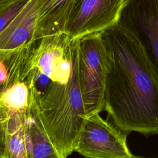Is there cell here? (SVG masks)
Segmentation results:
<instances>
[{
  "label": "cell",
  "instance_id": "obj_13",
  "mask_svg": "<svg viewBox=\"0 0 158 158\" xmlns=\"http://www.w3.org/2000/svg\"><path fill=\"white\" fill-rule=\"evenodd\" d=\"M10 110L4 104L0 98V158H9L7 143V123Z\"/></svg>",
  "mask_w": 158,
  "mask_h": 158
},
{
  "label": "cell",
  "instance_id": "obj_5",
  "mask_svg": "<svg viewBox=\"0 0 158 158\" xmlns=\"http://www.w3.org/2000/svg\"><path fill=\"white\" fill-rule=\"evenodd\" d=\"M117 23L137 39L158 77V0H125Z\"/></svg>",
  "mask_w": 158,
  "mask_h": 158
},
{
  "label": "cell",
  "instance_id": "obj_14",
  "mask_svg": "<svg viewBox=\"0 0 158 158\" xmlns=\"http://www.w3.org/2000/svg\"><path fill=\"white\" fill-rule=\"evenodd\" d=\"M9 56L7 52L0 51V98L10 86Z\"/></svg>",
  "mask_w": 158,
  "mask_h": 158
},
{
  "label": "cell",
  "instance_id": "obj_11",
  "mask_svg": "<svg viewBox=\"0 0 158 158\" xmlns=\"http://www.w3.org/2000/svg\"><path fill=\"white\" fill-rule=\"evenodd\" d=\"M1 99L10 111L25 110L29 103V89L25 81H19L8 87Z\"/></svg>",
  "mask_w": 158,
  "mask_h": 158
},
{
  "label": "cell",
  "instance_id": "obj_9",
  "mask_svg": "<svg viewBox=\"0 0 158 158\" xmlns=\"http://www.w3.org/2000/svg\"><path fill=\"white\" fill-rule=\"evenodd\" d=\"M23 117L28 158H58L34 102L29 101L27 107L23 110Z\"/></svg>",
  "mask_w": 158,
  "mask_h": 158
},
{
  "label": "cell",
  "instance_id": "obj_4",
  "mask_svg": "<svg viewBox=\"0 0 158 158\" xmlns=\"http://www.w3.org/2000/svg\"><path fill=\"white\" fill-rule=\"evenodd\" d=\"M128 135L99 113L86 115L75 152L92 158H134L127 145Z\"/></svg>",
  "mask_w": 158,
  "mask_h": 158
},
{
  "label": "cell",
  "instance_id": "obj_6",
  "mask_svg": "<svg viewBox=\"0 0 158 158\" xmlns=\"http://www.w3.org/2000/svg\"><path fill=\"white\" fill-rule=\"evenodd\" d=\"M125 0H75L64 33L72 40L101 32L116 23Z\"/></svg>",
  "mask_w": 158,
  "mask_h": 158
},
{
  "label": "cell",
  "instance_id": "obj_12",
  "mask_svg": "<svg viewBox=\"0 0 158 158\" xmlns=\"http://www.w3.org/2000/svg\"><path fill=\"white\" fill-rule=\"evenodd\" d=\"M29 0H11L0 4V32L19 13Z\"/></svg>",
  "mask_w": 158,
  "mask_h": 158
},
{
  "label": "cell",
  "instance_id": "obj_15",
  "mask_svg": "<svg viewBox=\"0 0 158 158\" xmlns=\"http://www.w3.org/2000/svg\"><path fill=\"white\" fill-rule=\"evenodd\" d=\"M11 0H0V4H2V3H5L7 2L8 1H10Z\"/></svg>",
  "mask_w": 158,
  "mask_h": 158
},
{
  "label": "cell",
  "instance_id": "obj_1",
  "mask_svg": "<svg viewBox=\"0 0 158 158\" xmlns=\"http://www.w3.org/2000/svg\"><path fill=\"white\" fill-rule=\"evenodd\" d=\"M107 56L104 110L122 131L158 135V77L141 44L117 22L101 32Z\"/></svg>",
  "mask_w": 158,
  "mask_h": 158
},
{
  "label": "cell",
  "instance_id": "obj_10",
  "mask_svg": "<svg viewBox=\"0 0 158 158\" xmlns=\"http://www.w3.org/2000/svg\"><path fill=\"white\" fill-rule=\"evenodd\" d=\"M23 110H10L7 131L9 158H28L26 144Z\"/></svg>",
  "mask_w": 158,
  "mask_h": 158
},
{
  "label": "cell",
  "instance_id": "obj_2",
  "mask_svg": "<svg viewBox=\"0 0 158 158\" xmlns=\"http://www.w3.org/2000/svg\"><path fill=\"white\" fill-rule=\"evenodd\" d=\"M79 39L72 40L70 73L51 81L34 102L58 158L75 151L86 114L79 80Z\"/></svg>",
  "mask_w": 158,
  "mask_h": 158
},
{
  "label": "cell",
  "instance_id": "obj_7",
  "mask_svg": "<svg viewBox=\"0 0 158 158\" xmlns=\"http://www.w3.org/2000/svg\"><path fill=\"white\" fill-rule=\"evenodd\" d=\"M40 0H29L0 32V51H9L33 40Z\"/></svg>",
  "mask_w": 158,
  "mask_h": 158
},
{
  "label": "cell",
  "instance_id": "obj_3",
  "mask_svg": "<svg viewBox=\"0 0 158 158\" xmlns=\"http://www.w3.org/2000/svg\"><path fill=\"white\" fill-rule=\"evenodd\" d=\"M79 80L86 115L104 110L107 56L101 32L79 38Z\"/></svg>",
  "mask_w": 158,
  "mask_h": 158
},
{
  "label": "cell",
  "instance_id": "obj_8",
  "mask_svg": "<svg viewBox=\"0 0 158 158\" xmlns=\"http://www.w3.org/2000/svg\"><path fill=\"white\" fill-rule=\"evenodd\" d=\"M75 0H40L34 41L64 33Z\"/></svg>",
  "mask_w": 158,
  "mask_h": 158
}]
</instances>
